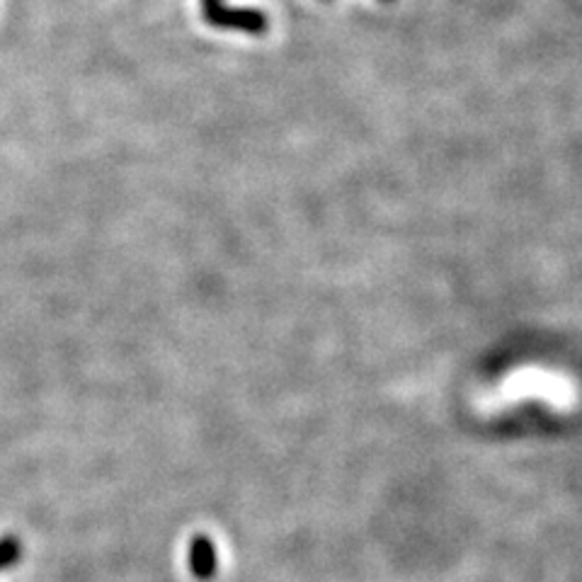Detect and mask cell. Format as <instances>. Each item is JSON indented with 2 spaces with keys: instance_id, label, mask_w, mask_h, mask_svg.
Returning <instances> with one entry per match:
<instances>
[{
  "instance_id": "1",
  "label": "cell",
  "mask_w": 582,
  "mask_h": 582,
  "mask_svg": "<svg viewBox=\"0 0 582 582\" xmlns=\"http://www.w3.org/2000/svg\"><path fill=\"white\" fill-rule=\"evenodd\" d=\"M204 5V17L213 27H231L243 29V32H253L260 35L267 29V17L260 10H235L226 7L221 0H202Z\"/></svg>"
},
{
  "instance_id": "2",
  "label": "cell",
  "mask_w": 582,
  "mask_h": 582,
  "mask_svg": "<svg viewBox=\"0 0 582 582\" xmlns=\"http://www.w3.org/2000/svg\"><path fill=\"white\" fill-rule=\"evenodd\" d=\"M187 563H190V573L197 580L206 582L212 580L219 570V554H216V544H213L206 534H197L190 541L187 548Z\"/></svg>"
},
{
  "instance_id": "3",
  "label": "cell",
  "mask_w": 582,
  "mask_h": 582,
  "mask_svg": "<svg viewBox=\"0 0 582 582\" xmlns=\"http://www.w3.org/2000/svg\"><path fill=\"white\" fill-rule=\"evenodd\" d=\"M22 556V544L13 536H7V539H0V570L10 568L17 558Z\"/></svg>"
}]
</instances>
